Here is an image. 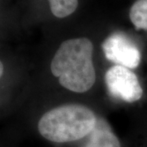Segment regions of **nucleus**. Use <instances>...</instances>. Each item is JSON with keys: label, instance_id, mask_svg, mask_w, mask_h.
<instances>
[{"label": "nucleus", "instance_id": "nucleus-1", "mask_svg": "<svg viewBox=\"0 0 147 147\" xmlns=\"http://www.w3.org/2000/svg\"><path fill=\"white\" fill-rule=\"evenodd\" d=\"M93 44L87 38L64 41L53 57L50 69L59 83L74 92H86L96 82Z\"/></svg>", "mask_w": 147, "mask_h": 147}, {"label": "nucleus", "instance_id": "nucleus-2", "mask_svg": "<svg viewBox=\"0 0 147 147\" xmlns=\"http://www.w3.org/2000/svg\"><path fill=\"white\" fill-rule=\"evenodd\" d=\"M96 121L95 114L87 106L66 104L46 112L38 121V130L47 141L66 143L88 136Z\"/></svg>", "mask_w": 147, "mask_h": 147}, {"label": "nucleus", "instance_id": "nucleus-3", "mask_svg": "<svg viewBox=\"0 0 147 147\" xmlns=\"http://www.w3.org/2000/svg\"><path fill=\"white\" fill-rule=\"evenodd\" d=\"M110 94L128 103L139 100L143 90L137 75L128 68L115 65L110 67L105 76Z\"/></svg>", "mask_w": 147, "mask_h": 147}, {"label": "nucleus", "instance_id": "nucleus-4", "mask_svg": "<svg viewBox=\"0 0 147 147\" xmlns=\"http://www.w3.org/2000/svg\"><path fill=\"white\" fill-rule=\"evenodd\" d=\"M105 57L118 65L137 68L141 62V53L131 39L123 33H114L102 43Z\"/></svg>", "mask_w": 147, "mask_h": 147}, {"label": "nucleus", "instance_id": "nucleus-5", "mask_svg": "<svg viewBox=\"0 0 147 147\" xmlns=\"http://www.w3.org/2000/svg\"><path fill=\"white\" fill-rule=\"evenodd\" d=\"M83 147H121V144L110 125L104 119H97L96 126Z\"/></svg>", "mask_w": 147, "mask_h": 147}, {"label": "nucleus", "instance_id": "nucleus-6", "mask_svg": "<svg viewBox=\"0 0 147 147\" xmlns=\"http://www.w3.org/2000/svg\"><path fill=\"white\" fill-rule=\"evenodd\" d=\"M129 17L137 30H147V0H138L131 6Z\"/></svg>", "mask_w": 147, "mask_h": 147}, {"label": "nucleus", "instance_id": "nucleus-7", "mask_svg": "<svg viewBox=\"0 0 147 147\" xmlns=\"http://www.w3.org/2000/svg\"><path fill=\"white\" fill-rule=\"evenodd\" d=\"M53 14L59 18H64L72 14L78 7V0H48Z\"/></svg>", "mask_w": 147, "mask_h": 147}, {"label": "nucleus", "instance_id": "nucleus-8", "mask_svg": "<svg viewBox=\"0 0 147 147\" xmlns=\"http://www.w3.org/2000/svg\"><path fill=\"white\" fill-rule=\"evenodd\" d=\"M0 68H1V72H0V74H1V75H3V65L2 62H1V66H0Z\"/></svg>", "mask_w": 147, "mask_h": 147}]
</instances>
